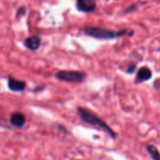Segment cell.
Instances as JSON below:
<instances>
[{
	"instance_id": "cell-11",
	"label": "cell",
	"mask_w": 160,
	"mask_h": 160,
	"mask_svg": "<svg viewBox=\"0 0 160 160\" xmlns=\"http://www.w3.org/2000/svg\"><path fill=\"white\" fill-rule=\"evenodd\" d=\"M154 88L156 89H160V78L156 79L154 82Z\"/></svg>"
},
{
	"instance_id": "cell-8",
	"label": "cell",
	"mask_w": 160,
	"mask_h": 160,
	"mask_svg": "<svg viewBox=\"0 0 160 160\" xmlns=\"http://www.w3.org/2000/svg\"><path fill=\"white\" fill-rule=\"evenodd\" d=\"M152 76L151 70L148 67H142L138 71L137 81H146L149 80Z\"/></svg>"
},
{
	"instance_id": "cell-5",
	"label": "cell",
	"mask_w": 160,
	"mask_h": 160,
	"mask_svg": "<svg viewBox=\"0 0 160 160\" xmlns=\"http://www.w3.org/2000/svg\"><path fill=\"white\" fill-rule=\"evenodd\" d=\"M77 6L82 12H91L96 6L94 0H77Z\"/></svg>"
},
{
	"instance_id": "cell-2",
	"label": "cell",
	"mask_w": 160,
	"mask_h": 160,
	"mask_svg": "<svg viewBox=\"0 0 160 160\" xmlns=\"http://www.w3.org/2000/svg\"><path fill=\"white\" fill-rule=\"evenodd\" d=\"M84 32L88 35L95 38L109 40V39L117 38L119 36L124 34L125 31H120V32H114V31H110V30L98 28V27H86L84 28Z\"/></svg>"
},
{
	"instance_id": "cell-4",
	"label": "cell",
	"mask_w": 160,
	"mask_h": 160,
	"mask_svg": "<svg viewBox=\"0 0 160 160\" xmlns=\"http://www.w3.org/2000/svg\"><path fill=\"white\" fill-rule=\"evenodd\" d=\"M8 87L9 90L14 92H20L23 91L26 88V83L24 81H19L12 78H9L8 79Z\"/></svg>"
},
{
	"instance_id": "cell-1",
	"label": "cell",
	"mask_w": 160,
	"mask_h": 160,
	"mask_svg": "<svg viewBox=\"0 0 160 160\" xmlns=\"http://www.w3.org/2000/svg\"><path fill=\"white\" fill-rule=\"evenodd\" d=\"M78 113L83 121L91 125H93V126H97L99 127L100 128H102L112 138H115L116 134L114 133V131L103 120H102L99 117L90 112L87 109H83V108H78Z\"/></svg>"
},
{
	"instance_id": "cell-6",
	"label": "cell",
	"mask_w": 160,
	"mask_h": 160,
	"mask_svg": "<svg viewBox=\"0 0 160 160\" xmlns=\"http://www.w3.org/2000/svg\"><path fill=\"white\" fill-rule=\"evenodd\" d=\"M10 123L12 126L16 127V128H22L26 123L25 116L20 112H14L11 115Z\"/></svg>"
},
{
	"instance_id": "cell-3",
	"label": "cell",
	"mask_w": 160,
	"mask_h": 160,
	"mask_svg": "<svg viewBox=\"0 0 160 160\" xmlns=\"http://www.w3.org/2000/svg\"><path fill=\"white\" fill-rule=\"evenodd\" d=\"M58 79L67 82L81 83L86 78L85 73L78 71H70V70H62L56 73Z\"/></svg>"
},
{
	"instance_id": "cell-10",
	"label": "cell",
	"mask_w": 160,
	"mask_h": 160,
	"mask_svg": "<svg viewBox=\"0 0 160 160\" xmlns=\"http://www.w3.org/2000/svg\"><path fill=\"white\" fill-rule=\"evenodd\" d=\"M135 69H136L135 64H131V65H130L129 67H128V73H133V72L135 70Z\"/></svg>"
},
{
	"instance_id": "cell-7",
	"label": "cell",
	"mask_w": 160,
	"mask_h": 160,
	"mask_svg": "<svg viewBox=\"0 0 160 160\" xmlns=\"http://www.w3.org/2000/svg\"><path fill=\"white\" fill-rule=\"evenodd\" d=\"M25 45L29 49L33 50H37L38 48L40 47L41 45V38L38 36H31V37H28L26 38L24 42Z\"/></svg>"
},
{
	"instance_id": "cell-9",
	"label": "cell",
	"mask_w": 160,
	"mask_h": 160,
	"mask_svg": "<svg viewBox=\"0 0 160 160\" xmlns=\"http://www.w3.org/2000/svg\"><path fill=\"white\" fill-rule=\"evenodd\" d=\"M147 151L149 153L153 160H160V152L154 145H147Z\"/></svg>"
}]
</instances>
